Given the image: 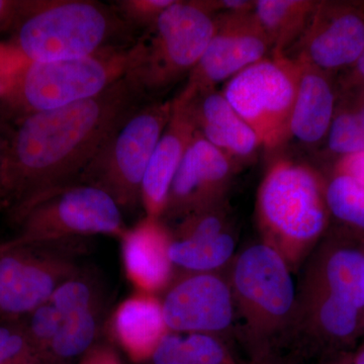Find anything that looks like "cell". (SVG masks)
Returning a JSON list of instances; mask_svg holds the SVG:
<instances>
[{
	"mask_svg": "<svg viewBox=\"0 0 364 364\" xmlns=\"http://www.w3.org/2000/svg\"><path fill=\"white\" fill-rule=\"evenodd\" d=\"M355 364H364V349L358 354L355 359Z\"/></svg>",
	"mask_w": 364,
	"mask_h": 364,
	"instance_id": "obj_38",
	"label": "cell"
},
{
	"mask_svg": "<svg viewBox=\"0 0 364 364\" xmlns=\"http://www.w3.org/2000/svg\"><path fill=\"white\" fill-rule=\"evenodd\" d=\"M6 139L0 135V177H1L2 164H4V152H6Z\"/></svg>",
	"mask_w": 364,
	"mask_h": 364,
	"instance_id": "obj_36",
	"label": "cell"
},
{
	"mask_svg": "<svg viewBox=\"0 0 364 364\" xmlns=\"http://www.w3.org/2000/svg\"><path fill=\"white\" fill-rule=\"evenodd\" d=\"M325 144L335 160L364 152V79L354 69L337 78L334 114Z\"/></svg>",
	"mask_w": 364,
	"mask_h": 364,
	"instance_id": "obj_20",
	"label": "cell"
},
{
	"mask_svg": "<svg viewBox=\"0 0 364 364\" xmlns=\"http://www.w3.org/2000/svg\"><path fill=\"white\" fill-rule=\"evenodd\" d=\"M78 364H124L109 345L97 343L79 360Z\"/></svg>",
	"mask_w": 364,
	"mask_h": 364,
	"instance_id": "obj_33",
	"label": "cell"
},
{
	"mask_svg": "<svg viewBox=\"0 0 364 364\" xmlns=\"http://www.w3.org/2000/svg\"><path fill=\"white\" fill-rule=\"evenodd\" d=\"M0 364H40L20 323H0Z\"/></svg>",
	"mask_w": 364,
	"mask_h": 364,
	"instance_id": "obj_29",
	"label": "cell"
},
{
	"mask_svg": "<svg viewBox=\"0 0 364 364\" xmlns=\"http://www.w3.org/2000/svg\"><path fill=\"white\" fill-rule=\"evenodd\" d=\"M326 202L338 221L364 233V181L332 171L326 182Z\"/></svg>",
	"mask_w": 364,
	"mask_h": 364,
	"instance_id": "obj_25",
	"label": "cell"
},
{
	"mask_svg": "<svg viewBox=\"0 0 364 364\" xmlns=\"http://www.w3.org/2000/svg\"><path fill=\"white\" fill-rule=\"evenodd\" d=\"M16 238L23 243H42L85 237H116L128 230L123 212L102 189L74 183L52 191L11 215Z\"/></svg>",
	"mask_w": 364,
	"mask_h": 364,
	"instance_id": "obj_6",
	"label": "cell"
},
{
	"mask_svg": "<svg viewBox=\"0 0 364 364\" xmlns=\"http://www.w3.org/2000/svg\"><path fill=\"white\" fill-rule=\"evenodd\" d=\"M102 309L63 318L58 333L40 364H71L97 344L102 328Z\"/></svg>",
	"mask_w": 364,
	"mask_h": 364,
	"instance_id": "obj_22",
	"label": "cell"
},
{
	"mask_svg": "<svg viewBox=\"0 0 364 364\" xmlns=\"http://www.w3.org/2000/svg\"><path fill=\"white\" fill-rule=\"evenodd\" d=\"M6 21L11 46L28 62L83 58L140 38L114 4L97 0L16 1Z\"/></svg>",
	"mask_w": 364,
	"mask_h": 364,
	"instance_id": "obj_2",
	"label": "cell"
},
{
	"mask_svg": "<svg viewBox=\"0 0 364 364\" xmlns=\"http://www.w3.org/2000/svg\"><path fill=\"white\" fill-rule=\"evenodd\" d=\"M145 97L128 76L97 97L16 122L6 143L0 202L11 215L78 181Z\"/></svg>",
	"mask_w": 364,
	"mask_h": 364,
	"instance_id": "obj_1",
	"label": "cell"
},
{
	"mask_svg": "<svg viewBox=\"0 0 364 364\" xmlns=\"http://www.w3.org/2000/svg\"><path fill=\"white\" fill-rule=\"evenodd\" d=\"M184 347L191 364H221L224 360L221 345L210 335L188 334L184 337Z\"/></svg>",
	"mask_w": 364,
	"mask_h": 364,
	"instance_id": "obj_31",
	"label": "cell"
},
{
	"mask_svg": "<svg viewBox=\"0 0 364 364\" xmlns=\"http://www.w3.org/2000/svg\"><path fill=\"white\" fill-rule=\"evenodd\" d=\"M141 51L136 44L83 57L23 63L0 91V112L14 124L38 112L52 111L97 97L130 73Z\"/></svg>",
	"mask_w": 364,
	"mask_h": 364,
	"instance_id": "obj_3",
	"label": "cell"
},
{
	"mask_svg": "<svg viewBox=\"0 0 364 364\" xmlns=\"http://www.w3.org/2000/svg\"><path fill=\"white\" fill-rule=\"evenodd\" d=\"M196 132L191 102L173 98L171 117L144 176L142 207L146 217L160 219L163 215L170 186Z\"/></svg>",
	"mask_w": 364,
	"mask_h": 364,
	"instance_id": "obj_14",
	"label": "cell"
},
{
	"mask_svg": "<svg viewBox=\"0 0 364 364\" xmlns=\"http://www.w3.org/2000/svg\"><path fill=\"white\" fill-rule=\"evenodd\" d=\"M176 0H119L114 4L127 23L143 33L154 26L160 16Z\"/></svg>",
	"mask_w": 364,
	"mask_h": 364,
	"instance_id": "obj_30",
	"label": "cell"
},
{
	"mask_svg": "<svg viewBox=\"0 0 364 364\" xmlns=\"http://www.w3.org/2000/svg\"><path fill=\"white\" fill-rule=\"evenodd\" d=\"M165 322L173 332L208 333L226 329L233 317L226 284L208 272L179 279L162 301Z\"/></svg>",
	"mask_w": 364,
	"mask_h": 364,
	"instance_id": "obj_13",
	"label": "cell"
},
{
	"mask_svg": "<svg viewBox=\"0 0 364 364\" xmlns=\"http://www.w3.org/2000/svg\"><path fill=\"white\" fill-rule=\"evenodd\" d=\"M215 16L208 0H176L140 36V54L128 77L144 97L188 76L214 36Z\"/></svg>",
	"mask_w": 364,
	"mask_h": 364,
	"instance_id": "obj_4",
	"label": "cell"
},
{
	"mask_svg": "<svg viewBox=\"0 0 364 364\" xmlns=\"http://www.w3.org/2000/svg\"><path fill=\"white\" fill-rule=\"evenodd\" d=\"M124 274L136 291L154 294L171 277L170 239L160 219L145 217L121 237Z\"/></svg>",
	"mask_w": 364,
	"mask_h": 364,
	"instance_id": "obj_16",
	"label": "cell"
},
{
	"mask_svg": "<svg viewBox=\"0 0 364 364\" xmlns=\"http://www.w3.org/2000/svg\"><path fill=\"white\" fill-rule=\"evenodd\" d=\"M317 1L315 0H257L254 14L269 38L275 54H286L305 33Z\"/></svg>",
	"mask_w": 364,
	"mask_h": 364,
	"instance_id": "obj_21",
	"label": "cell"
},
{
	"mask_svg": "<svg viewBox=\"0 0 364 364\" xmlns=\"http://www.w3.org/2000/svg\"><path fill=\"white\" fill-rule=\"evenodd\" d=\"M49 303L63 318L102 308V289L97 279L80 270L62 282L53 293Z\"/></svg>",
	"mask_w": 364,
	"mask_h": 364,
	"instance_id": "obj_26",
	"label": "cell"
},
{
	"mask_svg": "<svg viewBox=\"0 0 364 364\" xmlns=\"http://www.w3.org/2000/svg\"><path fill=\"white\" fill-rule=\"evenodd\" d=\"M269 52H273L272 42L254 11L218 14L214 36L177 97L188 102L198 93L215 90L219 83L267 58Z\"/></svg>",
	"mask_w": 364,
	"mask_h": 364,
	"instance_id": "obj_10",
	"label": "cell"
},
{
	"mask_svg": "<svg viewBox=\"0 0 364 364\" xmlns=\"http://www.w3.org/2000/svg\"><path fill=\"white\" fill-rule=\"evenodd\" d=\"M80 239L13 244L0 253V323H18L49 301L81 268L73 247Z\"/></svg>",
	"mask_w": 364,
	"mask_h": 364,
	"instance_id": "obj_7",
	"label": "cell"
},
{
	"mask_svg": "<svg viewBox=\"0 0 364 364\" xmlns=\"http://www.w3.org/2000/svg\"><path fill=\"white\" fill-rule=\"evenodd\" d=\"M301 58L321 70H348L364 51V1H317L310 23L298 41Z\"/></svg>",
	"mask_w": 364,
	"mask_h": 364,
	"instance_id": "obj_11",
	"label": "cell"
},
{
	"mask_svg": "<svg viewBox=\"0 0 364 364\" xmlns=\"http://www.w3.org/2000/svg\"><path fill=\"white\" fill-rule=\"evenodd\" d=\"M296 83V60L273 53L228 80L222 93L255 132L261 146L272 150L289 140Z\"/></svg>",
	"mask_w": 364,
	"mask_h": 364,
	"instance_id": "obj_8",
	"label": "cell"
},
{
	"mask_svg": "<svg viewBox=\"0 0 364 364\" xmlns=\"http://www.w3.org/2000/svg\"><path fill=\"white\" fill-rule=\"evenodd\" d=\"M294 59L298 64V83L289 139L310 145L325 142L334 114L337 79L305 60Z\"/></svg>",
	"mask_w": 364,
	"mask_h": 364,
	"instance_id": "obj_17",
	"label": "cell"
},
{
	"mask_svg": "<svg viewBox=\"0 0 364 364\" xmlns=\"http://www.w3.org/2000/svg\"><path fill=\"white\" fill-rule=\"evenodd\" d=\"M234 279L239 294L263 312L284 316L291 310L293 279L282 256L269 246L258 244L244 251Z\"/></svg>",
	"mask_w": 364,
	"mask_h": 364,
	"instance_id": "obj_15",
	"label": "cell"
},
{
	"mask_svg": "<svg viewBox=\"0 0 364 364\" xmlns=\"http://www.w3.org/2000/svg\"><path fill=\"white\" fill-rule=\"evenodd\" d=\"M107 328L112 339L135 363L149 360L169 330L161 301L154 294L141 291L117 305Z\"/></svg>",
	"mask_w": 364,
	"mask_h": 364,
	"instance_id": "obj_18",
	"label": "cell"
},
{
	"mask_svg": "<svg viewBox=\"0 0 364 364\" xmlns=\"http://www.w3.org/2000/svg\"><path fill=\"white\" fill-rule=\"evenodd\" d=\"M258 203L265 226L286 240H314L327 226L326 183L306 165L284 158L273 163Z\"/></svg>",
	"mask_w": 364,
	"mask_h": 364,
	"instance_id": "obj_9",
	"label": "cell"
},
{
	"mask_svg": "<svg viewBox=\"0 0 364 364\" xmlns=\"http://www.w3.org/2000/svg\"><path fill=\"white\" fill-rule=\"evenodd\" d=\"M172 109L173 100L141 105L102 146L76 183L102 189L122 212H135L142 205L144 176Z\"/></svg>",
	"mask_w": 364,
	"mask_h": 364,
	"instance_id": "obj_5",
	"label": "cell"
},
{
	"mask_svg": "<svg viewBox=\"0 0 364 364\" xmlns=\"http://www.w3.org/2000/svg\"><path fill=\"white\" fill-rule=\"evenodd\" d=\"M327 293L364 313V250L345 244L333 250L325 265Z\"/></svg>",
	"mask_w": 364,
	"mask_h": 364,
	"instance_id": "obj_23",
	"label": "cell"
},
{
	"mask_svg": "<svg viewBox=\"0 0 364 364\" xmlns=\"http://www.w3.org/2000/svg\"><path fill=\"white\" fill-rule=\"evenodd\" d=\"M352 69L358 72L359 75L364 79V51L359 57L358 62L352 67Z\"/></svg>",
	"mask_w": 364,
	"mask_h": 364,
	"instance_id": "obj_35",
	"label": "cell"
},
{
	"mask_svg": "<svg viewBox=\"0 0 364 364\" xmlns=\"http://www.w3.org/2000/svg\"><path fill=\"white\" fill-rule=\"evenodd\" d=\"M189 102L198 131L235 162L251 159L262 147L255 132L235 111L222 91L217 88L203 91Z\"/></svg>",
	"mask_w": 364,
	"mask_h": 364,
	"instance_id": "obj_19",
	"label": "cell"
},
{
	"mask_svg": "<svg viewBox=\"0 0 364 364\" xmlns=\"http://www.w3.org/2000/svg\"><path fill=\"white\" fill-rule=\"evenodd\" d=\"M318 320L326 333L336 339H349L363 323V312L343 299L326 294L318 309Z\"/></svg>",
	"mask_w": 364,
	"mask_h": 364,
	"instance_id": "obj_27",
	"label": "cell"
},
{
	"mask_svg": "<svg viewBox=\"0 0 364 364\" xmlns=\"http://www.w3.org/2000/svg\"><path fill=\"white\" fill-rule=\"evenodd\" d=\"M363 323H364V313H363Z\"/></svg>",
	"mask_w": 364,
	"mask_h": 364,
	"instance_id": "obj_39",
	"label": "cell"
},
{
	"mask_svg": "<svg viewBox=\"0 0 364 364\" xmlns=\"http://www.w3.org/2000/svg\"><path fill=\"white\" fill-rule=\"evenodd\" d=\"M151 360L153 364H191L184 347L183 337L169 332L158 344Z\"/></svg>",
	"mask_w": 364,
	"mask_h": 364,
	"instance_id": "obj_32",
	"label": "cell"
},
{
	"mask_svg": "<svg viewBox=\"0 0 364 364\" xmlns=\"http://www.w3.org/2000/svg\"><path fill=\"white\" fill-rule=\"evenodd\" d=\"M234 239L223 232L208 240L176 239L169 249L170 259L177 267L195 272H208L222 267L234 252Z\"/></svg>",
	"mask_w": 364,
	"mask_h": 364,
	"instance_id": "obj_24",
	"label": "cell"
},
{
	"mask_svg": "<svg viewBox=\"0 0 364 364\" xmlns=\"http://www.w3.org/2000/svg\"><path fill=\"white\" fill-rule=\"evenodd\" d=\"M63 318L58 310L48 301L18 322L39 363L58 333Z\"/></svg>",
	"mask_w": 364,
	"mask_h": 364,
	"instance_id": "obj_28",
	"label": "cell"
},
{
	"mask_svg": "<svg viewBox=\"0 0 364 364\" xmlns=\"http://www.w3.org/2000/svg\"><path fill=\"white\" fill-rule=\"evenodd\" d=\"M14 239H11V240H6V241H0V253L2 252V251L6 250V248H9V246L13 244Z\"/></svg>",
	"mask_w": 364,
	"mask_h": 364,
	"instance_id": "obj_37",
	"label": "cell"
},
{
	"mask_svg": "<svg viewBox=\"0 0 364 364\" xmlns=\"http://www.w3.org/2000/svg\"><path fill=\"white\" fill-rule=\"evenodd\" d=\"M236 163L196 132L170 186L163 215L186 218L214 208Z\"/></svg>",
	"mask_w": 364,
	"mask_h": 364,
	"instance_id": "obj_12",
	"label": "cell"
},
{
	"mask_svg": "<svg viewBox=\"0 0 364 364\" xmlns=\"http://www.w3.org/2000/svg\"><path fill=\"white\" fill-rule=\"evenodd\" d=\"M16 1H9V0H0V21H6L11 9H14Z\"/></svg>",
	"mask_w": 364,
	"mask_h": 364,
	"instance_id": "obj_34",
	"label": "cell"
}]
</instances>
